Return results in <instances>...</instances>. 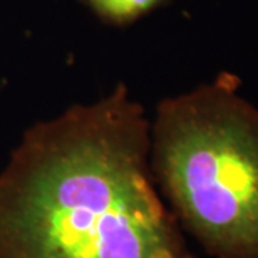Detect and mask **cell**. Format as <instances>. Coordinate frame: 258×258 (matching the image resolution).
<instances>
[{"label":"cell","mask_w":258,"mask_h":258,"mask_svg":"<svg viewBox=\"0 0 258 258\" xmlns=\"http://www.w3.org/2000/svg\"><path fill=\"white\" fill-rule=\"evenodd\" d=\"M128 86L23 134L0 172V258H192Z\"/></svg>","instance_id":"obj_1"},{"label":"cell","mask_w":258,"mask_h":258,"mask_svg":"<svg viewBox=\"0 0 258 258\" xmlns=\"http://www.w3.org/2000/svg\"><path fill=\"white\" fill-rule=\"evenodd\" d=\"M235 75L158 103L149 165L181 228L215 258H258V108Z\"/></svg>","instance_id":"obj_2"},{"label":"cell","mask_w":258,"mask_h":258,"mask_svg":"<svg viewBox=\"0 0 258 258\" xmlns=\"http://www.w3.org/2000/svg\"><path fill=\"white\" fill-rule=\"evenodd\" d=\"M103 23L123 28L172 0H81Z\"/></svg>","instance_id":"obj_3"}]
</instances>
